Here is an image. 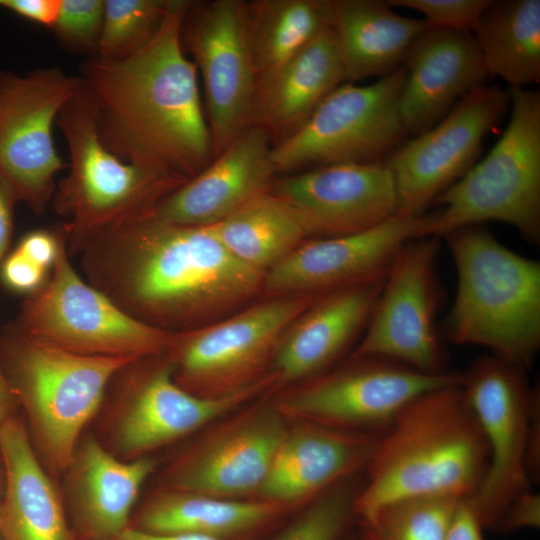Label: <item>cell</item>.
Returning <instances> with one entry per match:
<instances>
[{
  "label": "cell",
  "mask_w": 540,
  "mask_h": 540,
  "mask_svg": "<svg viewBox=\"0 0 540 540\" xmlns=\"http://www.w3.org/2000/svg\"><path fill=\"white\" fill-rule=\"evenodd\" d=\"M78 255L91 285L133 318L171 333L211 323L262 291L265 276L206 227L150 216L96 236Z\"/></svg>",
  "instance_id": "6da1fadb"
},
{
  "label": "cell",
  "mask_w": 540,
  "mask_h": 540,
  "mask_svg": "<svg viewBox=\"0 0 540 540\" xmlns=\"http://www.w3.org/2000/svg\"><path fill=\"white\" fill-rule=\"evenodd\" d=\"M190 0H170L153 37L121 59L93 55L82 76L97 113L100 137L125 161L194 178L213 160L198 72L181 28Z\"/></svg>",
  "instance_id": "7a4b0ae2"
},
{
  "label": "cell",
  "mask_w": 540,
  "mask_h": 540,
  "mask_svg": "<svg viewBox=\"0 0 540 540\" xmlns=\"http://www.w3.org/2000/svg\"><path fill=\"white\" fill-rule=\"evenodd\" d=\"M461 386L424 393L397 413L379 437L367 483L355 496L356 519L402 499L463 500L476 492L488 447Z\"/></svg>",
  "instance_id": "3957f363"
},
{
  "label": "cell",
  "mask_w": 540,
  "mask_h": 540,
  "mask_svg": "<svg viewBox=\"0 0 540 540\" xmlns=\"http://www.w3.org/2000/svg\"><path fill=\"white\" fill-rule=\"evenodd\" d=\"M442 238L457 273L446 337L528 368L540 347V262L507 248L483 225Z\"/></svg>",
  "instance_id": "277c9868"
},
{
  "label": "cell",
  "mask_w": 540,
  "mask_h": 540,
  "mask_svg": "<svg viewBox=\"0 0 540 540\" xmlns=\"http://www.w3.org/2000/svg\"><path fill=\"white\" fill-rule=\"evenodd\" d=\"M69 151V172L51 203L63 224L69 255L96 236L149 217L188 180L151 165L125 161L103 143L93 98L85 86L56 121Z\"/></svg>",
  "instance_id": "5b68a950"
},
{
  "label": "cell",
  "mask_w": 540,
  "mask_h": 540,
  "mask_svg": "<svg viewBox=\"0 0 540 540\" xmlns=\"http://www.w3.org/2000/svg\"><path fill=\"white\" fill-rule=\"evenodd\" d=\"M133 360L72 353L30 338L14 322L0 331V367L50 475L65 473L111 379Z\"/></svg>",
  "instance_id": "8992f818"
},
{
  "label": "cell",
  "mask_w": 540,
  "mask_h": 540,
  "mask_svg": "<svg viewBox=\"0 0 540 540\" xmlns=\"http://www.w3.org/2000/svg\"><path fill=\"white\" fill-rule=\"evenodd\" d=\"M511 114L489 153L433 203L423 237L469 225L506 223L540 245V93L509 88Z\"/></svg>",
  "instance_id": "52a82bcc"
},
{
  "label": "cell",
  "mask_w": 540,
  "mask_h": 540,
  "mask_svg": "<svg viewBox=\"0 0 540 540\" xmlns=\"http://www.w3.org/2000/svg\"><path fill=\"white\" fill-rule=\"evenodd\" d=\"M67 236L45 282L26 296L14 324L39 342L85 356L138 359L167 353L174 333L117 306L74 268Z\"/></svg>",
  "instance_id": "ba28073f"
},
{
  "label": "cell",
  "mask_w": 540,
  "mask_h": 540,
  "mask_svg": "<svg viewBox=\"0 0 540 540\" xmlns=\"http://www.w3.org/2000/svg\"><path fill=\"white\" fill-rule=\"evenodd\" d=\"M404 80L402 66L371 84L339 85L299 130L272 147L276 174L384 162L408 136L398 107Z\"/></svg>",
  "instance_id": "9c48e42d"
},
{
  "label": "cell",
  "mask_w": 540,
  "mask_h": 540,
  "mask_svg": "<svg viewBox=\"0 0 540 540\" xmlns=\"http://www.w3.org/2000/svg\"><path fill=\"white\" fill-rule=\"evenodd\" d=\"M317 297H269L228 318L174 333L166 353L175 382L200 397L242 390L271 373L276 345Z\"/></svg>",
  "instance_id": "30bf717a"
},
{
  "label": "cell",
  "mask_w": 540,
  "mask_h": 540,
  "mask_svg": "<svg viewBox=\"0 0 540 540\" xmlns=\"http://www.w3.org/2000/svg\"><path fill=\"white\" fill-rule=\"evenodd\" d=\"M526 369L488 355L463 373V393L488 447L486 473L467 499L483 528L496 529L509 503L528 490L530 436L539 396L528 384Z\"/></svg>",
  "instance_id": "8fae6325"
},
{
  "label": "cell",
  "mask_w": 540,
  "mask_h": 540,
  "mask_svg": "<svg viewBox=\"0 0 540 540\" xmlns=\"http://www.w3.org/2000/svg\"><path fill=\"white\" fill-rule=\"evenodd\" d=\"M111 444L116 457L134 460L231 414L277 386L273 373L237 392L200 397L180 387L166 354L135 359L111 379Z\"/></svg>",
  "instance_id": "7c38bea8"
},
{
  "label": "cell",
  "mask_w": 540,
  "mask_h": 540,
  "mask_svg": "<svg viewBox=\"0 0 540 540\" xmlns=\"http://www.w3.org/2000/svg\"><path fill=\"white\" fill-rule=\"evenodd\" d=\"M83 87L81 77L59 68L23 75L0 71V179L34 213H43L51 203L56 176L65 167L53 126Z\"/></svg>",
  "instance_id": "4fadbf2b"
},
{
  "label": "cell",
  "mask_w": 540,
  "mask_h": 540,
  "mask_svg": "<svg viewBox=\"0 0 540 540\" xmlns=\"http://www.w3.org/2000/svg\"><path fill=\"white\" fill-rule=\"evenodd\" d=\"M462 383L459 372L428 374L384 358L352 356L348 364L303 381L275 406L296 422L364 432L388 427L416 397Z\"/></svg>",
  "instance_id": "5bb4252c"
},
{
  "label": "cell",
  "mask_w": 540,
  "mask_h": 540,
  "mask_svg": "<svg viewBox=\"0 0 540 540\" xmlns=\"http://www.w3.org/2000/svg\"><path fill=\"white\" fill-rule=\"evenodd\" d=\"M438 245V238L423 237L400 247L352 356L384 358L428 374L448 371L436 322L442 301Z\"/></svg>",
  "instance_id": "9a60e30c"
},
{
  "label": "cell",
  "mask_w": 540,
  "mask_h": 540,
  "mask_svg": "<svg viewBox=\"0 0 540 540\" xmlns=\"http://www.w3.org/2000/svg\"><path fill=\"white\" fill-rule=\"evenodd\" d=\"M181 42L204 89V110L214 157L250 127L257 75L245 1H190Z\"/></svg>",
  "instance_id": "2e32d148"
},
{
  "label": "cell",
  "mask_w": 540,
  "mask_h": 540,
  "mask_svg": "<svg viewBox=\"0 0 540 540\" xmlns=\"http://www.w3.org/2000/svg\"><path fill=\"white\" fill-rule=\"evenodd\" d=\"M508 91L481 85L428 130L402 142L384 161L393 173L399 216L426 213L477 162L488 132L509 106Z\"/></svg>",
  "instance_id": "e0dca14e"
},
{
  "label": "cell",
  "mask_w": 540,
  "mask_h": 540,
  "mask_svg": "<svg viewBox=\"0 0 540 540\" xmlns=\"http://www.w3.org/2000/svg\"><path fill=\"white\" fill-rule=\"evenodd\" d=\"M286 419L266 403L232 416L171 463L167 488L225 499L258 494L289 430Z\"/></svg>",
  "instance_id": "ac0fdd59"
},
{
  "label": "cell",
  "mask_w": 540,
  "mask_h": 540,
  "mask_svg": "<svg viewBox=\"0 0 540 540\" xmlns=\"http://www.w3.org/2000/svg\"><path fill=\"white\" fill-rule=\"evenodd\" d=\"M427 213L396 216L372 229L335 237L309 239L264 276L270 297L309 295L383 282L393 258L406 242L423 238Z\"/></svg>",
  "instance_id": "d6986e66"
},
{
  "label": "cell",
  "mask_w": 540,
  "mask_h": 540,
  "mask_svg": "<svg viewBox=\"0 0 540 540\" xmlns=\"http://www.w3.org/2000/svg\"><path fill=\"white\" fill-rule=\"evenodd\" d=\"M271 192L296 210L312 239L366 231L399 214L395 179L385 162L336 164L276 177Z\"/></svg>",
  "instance_id": "ffe728a7"
},
{
  "label": "cell",
  "mask_w": 540,
  "mask_h": 540,
  "mask_svg": "<svg viewBox=\"0 0 540 540\" xmlns=\"http://www.w3.org/2000/svg\"><path fill=\"white\" fill-rule=\"evenodd\" d=\"M276 176L268 135L250 126L204 170L163 199L150 217L178 225H212L271 191Z\"/></svg>",
  "instance_id": "44dd1931"
},
{
  "label": "cell",
  "mask_w": 540,
  "mask_h": 540,
  "mask_svg": "<svg viewBox=\"0 0 540 540\" xmlns=\"http://www.w3.org/2000/svg\"><path fill=\"white\" fill-rule=\"evenodd\" d=\"M403 67L399 114L406 134L413 136L437 124L488 76L471 32L452 29L425 30Z\"/></svg>",
  "instance_id": "7402d4cb"
},
{
  "label": "cell",
  "mask_w": 540,
  "mask_h": 540,
  "mask_svg": "<svg viewBox=\"0 0 540 540\" xmlns=\"http://www.w3.org/2000/svg\"><path fill=\"white\" fill-rule=\"evenodd\" d=\"M280 444L258 492L261 500L294 508L367 467L379 437L297 422Z\"/></svg>",
  "instance_id": "603a6c76"
},
{
  "label": "cell",
  "mask_w": 540,
  "mask_h": 540,
  "mask_svg": "<svg viewBox=\"0 0 540 540\" xmlns=\"http://www.w3.org/2000/svg\"><path fill=\"white\" fill-rule=\"evenodd\" d=\"M383 282L319 296L302 311L276 345L271 372L277 385L326 371L363 334Z\"/></svg>",
  "instance_id": "cb8c5ba5"
},
{
  "label": "cell",
  "mask_w": 540,
  "mask_h": 540,
  "mask_svg": "<svg viewBox=\"0 0 540 540\" xmlns=\"http://www.w3.org/2000/svg\"><path fill=\"white\" fill-rule=\"evenodd\" d=\"M155 466L156 460L148 456L121 460L93 436L80 439L65 474L82 533L91 540H117L129 527L139 491Z\"/></svg>",
  "instance_id": "d4e9b609"
},
{
  "label": "cell",
  "mask_w": 540,
  "mask_h": 540,
  "mask_svg": "<svg viewBox=\"0 0 540 540\" xmlns=\"http://www.w3.org/2000/svg\"><path fill=\"white\" fill-rule=\"evenodd\" d=\"M345 82L333 30H329L256 82L251 124L272 147L299 130L322 101Z\"/></svg>",
  "instance_id": "484cf974"
},
{
  "label": "cell",
  "mask_w": 540,
  "mask_h": 540,
  "mask_svg": "<svg viewBox=\"0 0 540 540\" xmlns=\"http://www.w3.org/2000/svg\"><path fill=\"white\" fill-rule=\"evenodd\" d=\"M0 451L6 474L0 499V539L75 540L62 498L17 414L0 428Z\"/></svg>",
  "instance_id": "4316f807"
},
{
  "label": "cell",
  "mask_w": 540,
  "mask_h": 540,
  "mask_svg": "<svg viewBox=\"0 0 540 540\" xmlns=\"http://www.w3.org/2000/svg\"><path fill=\"white\" fill-rule=\"evenodd\" d=\"M292 507L261 499H225L165 487L141 506L133 527L150 534L251 540Z\"/></svg>",
  "instance_id": "83f0119b"
},
{
  "label": "cell",
  "mask_w": 540,
  "mask_h": 540,
  "mask_svg": "<svg viewBox=\"0 0 540 540\" xmlns=\"http://www.w3.org/2000/svg\"><path fill=\"white\" fill-rule=\"evenodd\" d=\"M333 33L345 82L382 78L403 66L414 41L430 28L396 13L387 1L332 0Z\"/></svg>",
  "instance_id": "f1b7e54d"
},
{
  "label": "cell",
  "mask_w": 540,
  "mask_h": 540,
  "mask_svg": "<svg viewBox=\"0 0 540 540\" xmlns=\"http://www.w3.org/2000/svg\"><path fill=\"white\" fill-rule=\"evenodd\" d=\"M487 75L509 88L540 79V1H491L471 32Z\"/></svg>",
  "instance_id": "f546056e"
},
{
  "label": "cell",
  "mask_w": 540,
  "mask_h": 540,
  "mask_svg": "<svg viewBox=\"0 0 540 540\" xmlns=\"http://www.w3.org/2000/svg\"><path fill=\"white\" fill-rule=\"evenodd\" d=\"M204 227L238 260L263 273L312 239L296 210L271 191Z\"/></svg>",
  "instance_id": "4dcf8cb0"
},
{
  "label": "cell",
  "mask_w": 540,
  "mask_h": 540,
  "mask_svg": "<svg viewBox=\"0 0 540 540\" xmlns=\"http://www.w3.org/2000/svg\"><path fill=\"white\" fill-rule=\"evenodd\" d=\"M257 79L333 28L332 0L245 1Z\"/></svg>",
  "instance_id": "1f68e13d"
},
{
  "label": "cell",
  "mask_w": 540,
  "mask_h": 540,
  "mask_svg": "<svg viewBox=\"0 0 540 540\" xmlns=\"http://www.w3.org/2000/svg\"><path fill=\"white\" fill-rule=\"evenodd\" d=\"M460 501L442 497L394 501L357 519L358 537L360 540H444Z\"/></svg>",
  "instance_id": "d6a6232c"
},
{
  "label": "cell",
  "mask_w": 540,
  "mask_h": 540,
  "mask_svg": "<svg viewBox=\"0 0 540 540\" xmlns=\"http://www.w3.org/2000/svg\"><path fill=\"white\" fill-rule=\"evenodd\" d=\"M170 0H106L96 55L125 58L142 48L155 34Z\"/></svg>",
  "instance_id": "836d02e7"
},
{
  "label": "cell",
  "mask_w": 540,
  "mask_h": 540,
  "mask_svg": "<svg viewBox=\"0 0 540 540\" xmlns=\"http://www.w3.org/2000/svg\"><path fill=\"white\" fill-rule=\"evenodd\" d=\"M356 495L337 483L307 507L271 540H343L354 515Z\"/></svg>",
  "instance_id": "e575fe53"
},
{
  "label": "cell",
  "mask_w": 540,
  "mask_h": 540,
  "mask_svg": "<svg viewBox=\"0 0 540 540\" xmlns=\"http://www.w3.org/2000/svg\"><path fill=\"white\" fill-rule=\"evenodd\" d=\"M103 15V0H61L52 30L68 48L96 55Z\"/></svg>",
  "instance_id": "d590c367"
},
{
  "label": "cell",
  "mask_w": 540,
  "mask_h": 540,
  "mask_svg": "<svg viewBox=\"0 0 540 540\" xmlns=\"http://www.w3.org/2000/svg\"><path fill=\"white\" fill-rule=\"evenodd\" d=\"M491 0H388L391 7L420 12L431 28L472 32Z\"/></svg>",
  "instance_id": "8d00e7d4"
},
{
  "label": "cell",
  "mask_w": 540,
  "mask_h": 540,
  "mask_svg": "<svg viewBox=\"0 0 540 540\" xmlns=\"http://www.w3.org/2000/svg\"><path fill=\"white\" fill-rule=\"evenodd\" d=\"M50 271L43 268L16 247L0 264V281L12 293L29 295L47 279Z\"/></svg>",
  "instance_id": "74e56055"
},
{
  "label": "cell",
  "mask_w": 540,
  "mask_h": 540,
  "mask_svg": "<svg viewBox=\"0 0 540 540\" xmlns=\"http://www.w3.org/2000/svg\"><path fill=\"white\" fill-rule=\"evenodd\" d=\"M539 525L540 496L527 490L509 503L496 529L512 532L521 528L539 527Z\"/></svg>",
  "instance_id": "f35d334b"
},
{
  "label": "cell",
  "mask_w": 540,
  "mask_h": 540,
  "mask_svg": "<svg viewBox=\"0 0 540 540\" xmlns=\"http://www.w3.org/2000/svg\"><path fill=\"white\" fill-rule=\"evenodd\" d=\"M60 4L61 0H0V7L50 29L56 23Z\"/></svg>",
  "instance_id": "ab89813d"
},
{
  "label": "cell",
  "mask_w": 540,
  "mask_h": 540,
  "mask_svg": "<svg viewBox=\"0 0 540 540\" xmlns=\"http://www.w3.org/2000/svg\"><path fill=\"white\" fill-rule=\"evenodd\" d=\"M483 529L467 499L461 500L449 521L444 540H483Z\"/></svg>",
  "instance_id": "60d3db41"
},
{
  "label": "cell",
  "mask_w": 540,
  "mask_h": 540,
  "mask_svg": "<svg viewBox=\"0 0 540 540\" xmlns=\"http://www.w3.org/2000/svg\"><path fill=\"white\" fill-rule=\"evenodd\" d=\"M19 202L11 187L0 179V264L7 255L13 234V214Z\"/></svg>",
  "instance_id": "b9f144b4"
},
{
  "label": "cell",
  "mask_w": 540,
  "mask_h": 540,
  "mask_svg": "<svg viewBox=\"0 0 540 540\" xmlns=\"http://www.w3.org/2000/svg\"><path fill=\"white\" fill-rule=\"evenodd\" d=\"M117 540H223L194 534H150L133 527H127Z\"/></svg>",
  "instance_id": "7bdbcfd3"
},
{
  "label": "cell",
  "mask_w": 540,
  "mask_h": 540,
  "mask_svg": "<svg viewBox=\"0 0 540 540\" xmlns=\"http://www.w3.org/2000/svg\"><path fill=\"white\" fill-rule=\"evenodd\" d=\"M19 407L10 385L0 367V428Z\"/></svg>",
  "instance_id": "ee69618b"
},
{
  "label": "cell",
  "mask_w": 540,
  "mask_h": 540,
  "mask_svg": "<svg viewBox=\"0 0 540 540\" xmlns=\"http://www.w3.org/2000/svg\"><path fill=\"white\" fill-rule=\"evenodd\" d=\"M5 480H6L5 465H4L2 453L0 451V499L2 498L3 493H4Z\"/></svg>",
  "instance_id": "f6af8a7d"
},
{
  "label": "cell",
  "mask_w": 540,
  "mask_h": 540,
  "mask_svg": "<svg viewBox=\"0 0 540 540\" xmlns=\"http://www.w3.org/2000/svg\"><path fill=\"white\" fill-rule=\"evenodd\" d=\"M343 540H344V538H343ZM346 540H360V539H359V537H358V535H357V536H355V537L348 538V539H346Z\"/></svg>",
  "instance_id": "bcb514c9"
},
{
  "label": "cell",
  "mask_w": 540,
  "mask_h": 540,
  "mask_svg": "<svg viewBox=\"0 0 540 540\" xmlns=\"http://www.w3.org/2000/svg\"><path fill=\"white\" fill-rule=\"evenodd\" d=\"M1 540V539H0Z\"/></svg>",
  "instance_id": "7dc6e473"
}]
</instances>
